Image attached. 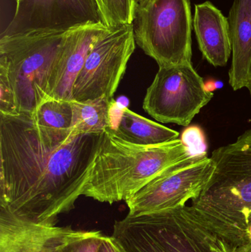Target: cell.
<instances>
[{
    "mask_svg": "<svg viewBox=\"0 0 251 252\" xmlns=\"http://www.w3.org/2000/svg\"><path fill=\"white\" fill-rule=\"evenodd\" d=\"M113 236L129 252H212L210 232L190 207L132 216L113 225Z\"/></svg>",
    "mask_w": 251,
    "mask_h": 252,
    "instance_id": "5b68a950",
    "label": "cell"
},
{
    "mask_svg": "<svg viewBox=\"0 0 251 252\" xmlns=\"http://www.w3.org/2000/svg\"><path fill=\"white\" fill-rule=\"evenodd\" d=\"M249 91H250V94H251V85H250V87H249Z\"/></svg>",
    "mask_w": 251,
    "mask_h": 252,
    "instance_id": "83f0119b",
    "label": "cell"
},
{
    "mask_svg": "<svg viewBox=\"0 0 251 252\" xmlns=\"http://www.w3.org/2000/svg\"><path fill=\"white\" fill-rule=\"evenodd\" d=\"M135 48L133 24L108 28L93 44L75 78L72 100H113Z\"/></svg>",
    "mask_w": 251,
    "mask_h": 252,
    "instance_id": "52a82bcc",
    "label": "cell"
},
{
    "mask_svg": "<svg viewBox=\"0 0 251 252\" xmlns=\"http://www.w3.org/2000/svg\"><path fill=\"white\" fill-rule=\"evenodd\" d=\"M205 85H206V88L207 89L208 91L212 93L214 90L222 87L223 84L221 83L215 82V81H209L205 84Z\"/></svg>",
    "mask_w": 251,
    "mask_h": 252,
    "instance_id": "d4e9b609",
    "label": "cell"
},
{
    "mask_svg": "<svg viewBox=\"0 0 251 252\" xmlns=\"http://www.w3.org/2000/svg\"><path fill=\"white\" fill-rule=\"evenodd\" d=\"M219 238L232 252H251V220L240 229Z\"/></svg>",
    "mask_w": 251,
    "mask_h": 252,
    "instance_id": "44dd1931",
    "label": "cell"
},
{
    "mask_svg": "<svg viewBox=\"0 0 251 252\" xmlns=\"http://www.w3.org/2000/svg\"><path fill=\"white\" fill-rule=\"evenodd\" d=\"M108 28L103 23H87L65 32L49 78V97L72 101L75 78L93 44Z\"/></svg>",
    "mask_w": 251,
    "mask_h": 252,
    "instance_id": "8fae6325",
    "label": "cell"
},
{
    "mask_svg": "<svg viewBox=\"0 0 251 252\" xmlns=\"http://www.w3.org/2000/svg\"><path fill=\"white\" fill-rule=\"evenodd\" d=\"M181 139L193 157L207 154L206 138L203 130L198 126H190L186 128L181 135Z\"/></svg>",
    "mask_w": 251,
    "mask_h": 252,
    "instance_id": "7402d4cb",
    "label": "cell"
},
{
    "mask_svg": "<svg viewBox=\"0 0 251 252\" xmlns=\"http://www.w3.org/2000/svg\"><path fill=\"white\" fill-rule=\"evenodd\" d=\"M65 229L28 221L0 210V252H56Z\"/></svg>",
    "mask_w": 251,
    "mask_h": 252,
    "instance_id": "7c38bea8",
    "label": "cell"
},
{
    "mask_svg": "<svg viewBox=\"0 0 251 252\" xmlns=\"http://www.w3.org/2000/svg\"><path fill=\"white\" fill-rule=\"evenodd\" d=\"M232 62L229 84L234 91L251 82V0H234L228 17Z\"/></svg>",
    "mask_w": 251,
    "mask_h": 252,
    "instance_id": "5bb4252c",
    "label": "cell"
},
{
    "mask_svg": "<svg viewBox=\"0 0 251 252\" xmlns=\"http://www.w3.org/2000/svg\"><path fill=\"white\" fill-rule=\"evenodd\" d=\"M103 237L100 231L75 230L66 226L56 252H99Z\"/></svg>",
    "mask_w": 251,
    "mask_h": 252,
    "instance_id": "ac0fdd59",
    "label": "cell"
},
{
    "mask_svg": "<svg viewBox=\"0 0 251 252\" xmlns=\"http://www.w3.org/2000/svg\"><path fill=\"white\" fill-rule=\"evenodd\" d=\"M206 155L183 160L164 170L125 201L130 216H139L186 206L195 200L213 173Z\"/></svg>",
    "mask_w": 251,
    "mask_h": 252,
    "instance_id": "9c48e42d",
    "label": "cell"
},
{
    "mask_svg": "<svg viewBox=\"0 0 251 252\" xmlns=\"http://www.w3.org/2000/svg\"><path fill=\"white\" fill-rule=\"evenodd\" d=\"M136 43L159 67L191 64L190 0H151L133 22Z\"/></svg>",
    "mask_w": 251,
    "mask_h": 252,
    "instance_id": "8992f818",
    "label": "cell"
},
{
    "mask_svg": "<svg viewBox=\"0 0 251 252\" xmlns=\"http://www.w3.org/2000/svg\"><path fill=\"white\" fill-rule=\"evenodd\" d=\"M96 1H97V4H98L100 12H101V0H96Z\"/></svg>",
    "mask_w": 251,
    "mask_h": 252,
    "instance_id": "4316f807",
    "label": "cell"
},
{
    "mask_svg": "<svg viewBox=\"0 0 251 252\" xmlns=\"http://www.w3.org/2000/svg\"><path fill=\"white\" fill-rule=\"evenodd\" d=\"M19 115L17 100L8 71L0 65V115L15 116Z\"/></svg>",
    "mask_w": 251,
    "mask_h": 252,
    "instance_id": "ffe728a7",
    "label": "cell"
},
{
    "mask_svg": "<svg viewBox=\"0 0 251 252\" xmlns=\"http://www.w3.org/2000/svg\"><path fill=\"white\" fill-rule=\"evenodd\" d=\"M15 1H16V3H19V1H22V0H14Z\"/></svg>",
    "mask_w": 251,
    "mask_h": 252,
    "instance_id": "f1b7e54d",
    "label": "cell"
},
{
    "mask_svg": "<svg viewBox=\"0 0 251 252\" xmlns=\"http://www.w3.org/2000/svg\"><path fill=\"white\" fill-rule=\"evenodd\" d=\"M213 173L190 208L218 238L251 220V128L212 153Z\"/></svg>",
    "mask_w": 251,
    "mask_h": 252,
    "instance_id": "3957f363",
    "label": "cell"
},
{
    "mask_svg": "<svg viewBox=\"0 0 251 252\" xmlns=\"http://www.w3.org/2000/svg\"><path fill=\"white\" fill-rule=\"evenodd\" d=\"M137 13L135 0H101V13L108 28L133 24Z\"/></svg>",
    "mask_w": 251,
    "mask_h": 252,
    "instance_id": "d6986e66",
    "label": "cell"
},
{
    "mask_svg": "<svg viewBox=\"0 0 251 252\" xmlns=\"http://www.w3.org/2000/svg\"><path fill=\"white\" fill-rule=\"evenodd\" d=\"M66 32L32 31L1 35L0 65L8 71L19 114L32 115L48 98L49 78Z\"/></svg>",
    "mask_w": 251,
    "mask_h": 252,
    "instance_id": "277c9868",
    "label": "cell"
},
{
    "mask_svg": "<svg viewBox=\"0 0 251 252\" xmlns=\"http://www.w3.org/2000/svg\"><path fill=\"white\" fill-rule=\"evenodd\" d=\"M102 133L60 142L38 133L30 115H0V210L56 226L83 195Z\"/></svg>",
    "mask_w": 251,
    "mask_h": 252,
    "instance_id": "6da1fadb",
    "label": "cell"
},
{
    "mask_svg": "<svg viewBox=\"0 0 251 252\" xmlns=\"http://www.w3.org/2000/svg\"><path fill=\"white\" fill-rule=\"evenodd\" d=\"M87 23L105 25L96 0H22L16 3L13 19L1 35L32 31H67Z\"/></svg>",
    "mask_w": 251,
    "mask_h": 252,
    "instance_id": "30bf717a",
    "label": "cell"
},
{
    "mask_svg": "<svg viewBox=\"0 0 251 252\" xmlns=\"http://www.w3.org/2000/svg\"><path fill=\"white\" fill-rule=\"evenodd\" d=\"M151 1V0H135V4L136 7H137V10L138 9L141 8V7H144L145 6L149 1Z\"/></svg>",
    "mask_w": 251,
    "mask_h": 252,
    "instance_id": "484cf974",
    "label": "cell"
},
{
    "mask_svg": "<svg viewBox=\"0 0 251 252\" xmlns=\"http://www.w3.org/2000/svg\"><path fill=\"white\" fill-rule=\"evenodd\" d=\"M114 100L102 98L78 102L70 101L73 118L72 131L75 133H102L112 127L111 109Z\"/></svg>",
    "mask_w": 251,
    "mask_h": 252,
    "instance_id": "e0dca14e",
    "label": "cell"
},
{
    "mask_svg": "<svg viewBox=\"0 0 251 252\" xmlns=\"http://www.w3.org/2000/svg\"><path fill=\"white\" fill-rule=\"evenodd\" d=\"M99 252H129L114 236L104 235Z\"/></svg>",
    "mask_w": 251,
    "mask_h": 252,
    "instance_id": "603a6c76",
    "label": "cell"
},
{
    "mask_svg": "<svg viewBox=\"0 0 251 252\" xmlns=\"http://www.w3.org/2000/svg\"><path fill=\"white\" fill-rule=\"evenodd\" d=\"M213 96L193 63L162 66L147 90L143 108L162 124L188 126Z\"/></svg>",
    "mask_w": 251,
    "mask_h": 252,
    "instance_id": "ba28073f",
    "label": "cell"
},
{
    "mask_svg": "<svg viewBox=\"0 0 251 252\" xmlns=\"http://www.w3.org/2000/svg\"><path fill=\"white\" fill-rule=\"evenodd\" d=\"M115 133L122 139L139 145H155L179 139V133L134 113L127 107L121 108L120 118Z\"/></svg>",
    "mask_w": 251,
    "mask_h": 252,
    "instance_id": "9a60e30c",
    "label": "cell"
},
{
    "mask_svg": "<svg viewBox=\"0 0 251 252\" xmlns=\"http://www.w3.org/2000/svg\"><path fill=\"white\" fill-rule=\"evenodd\" d=\"M193 25L204 59L213 66H225L231 53L228 18L208 1L195 4Z\"/></svg>",
    "mask_w": 251,
    "mask_h": 252,
    "instance_id": "4fadbf2b",
    "label": "cell"
},
{
    "mask_svg": "<svg viewBox=\"0 0 251 252\" xmlns=\"http://www.w3.org/2000/svg\"><path fill=\"white\" fill-rule=\"evenodd\" d=\"M190 157L181 139L148 146L136 145L107 127L82 195L110 204L126 201L164 170Z\"/></svg>",
    "mask_w": 251,
    "mask_h": 252,
    "instance_id": "7a4b0ae2",
    "label": "cell"
},
{
    "mask_svg": "<svg viewBox=\"0 0 251 252\" xmlns=\"http://www.w3.org/2000/svg\"><path fill=\"white\" fill-rule=\"evenodd\" d=\"M31 118L38 133L57 142H65L75 134L70 101L48 97L37 106Z\"/></svg>",
    "mask_w": 251,
    "mask_h": 252,
    "instance_id": "2e32d148",
    "label": "cell"
},
{
    "mask_svg": "<svg viewBox=\"0 0 251 252\" xmlns=\"http://www.w3.org/2000/svg\"><path fill=\"white\" fill-rule=\"evenodd\" d=\"M209 232H210V246L212 252H232L224 241L220 239L210 231Z\"/></svg>",
    "mask_w": 251,
    "mask_h": 252,
    "instance_id": "cb8c5ba5",
    "label": "cell"
}]
</instances>
